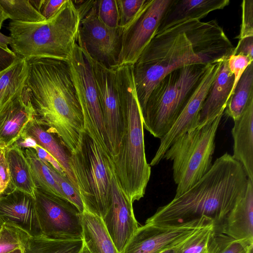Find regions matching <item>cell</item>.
I'll list each match as a JSON object with an SVG mask.
<instances>
[{"label": "cell", "mask_w": 253, "mask_h": 253, "mask_svg": "<svg viewBox=\"0 0 253 253\" xmlns=\"http://www.w3.org/2000/svg\"><path fill=\"white\" fill-rule=\"evenodd\" d=\"M234 48L215 20H189L157 33L133 66L141 112L166 75L188 65L216 62L229 57Z\"/></svg>", "instance_id": "cell-1"}, {"label": "cell", "mask_w": 253, "mask_h": 253, "mask_svg": "<svg viewBox=\"0 0 253 253\" xmlns=\"http://www.w3.org/2000/svg\"><path fill=\"white\" fill-rule=\"evenodd\" d=\"M26 87L36 122L55 135L69 153L84 129V119L68 62L47 58L27 60Z\"/></svg>", "instance_id": "cell-2"}, {"label": "cell", "mask_w": 253, "mask_h": 253, "mask_svg": "<svg viewBox=\"0 0 253 253\" xmlns=\"http://www.w3.org/2000/svg\"><path fill=\"white\" fill-rule=\"evenodd\" d=\"M248 177L242 165L226 153L191 188L159 207L146 223L172 224L203 216L218 231L237 200L246 192Z\"/></svg>", "instance_id": "cell-3"}, {"label": "cell", "mask_w": 253, "mask_h": 253, "mask_svg": "<svg viewBox=\"0 0 253 253\" xmlns=\"http://www.w3.org/2000/svg\"><path fill=\"white\" fill-rule=\"evenodd\" d=\"M123 118L122 138L113 158L114 171L123 191L133 203L145 195L151 175L144 145L143 122L133 77V66L116 68Z\"/></svg>", "instance_id": "cell-4"}, {"label": "cell", "mask_w": 253, "mask_h": 253, "mask_svg": "<svg viewBox=\"0 0 253 253\" xmlns=\"http://www.w3.org/2000/svg\"><path fill=\"white\" fill-rule=\"evenodd\" d=\"M81 15L73 0H66L51 18L39 22H10L9 45L26 60L47 58L68 62L77 42Z\"/></svg>", "instance_id": "cell-5"}, {"label": "cell", "mask_w": 253, "mask_h": 253, "mask_svg": "<svg viewBox=\"0 0 253 253\" xmlns=\"http://www.w3.org/2000/svg\"><path fill=\"white\" fill-rule=\"evenodd\" d=\"M70 154L69 165L84 210L102 218L110 203L112 159L84 127Z\"/></svg>", "instance_id": "cell-6"}, {"label": "cell", "mask_w": 253, "mask_h": 253, "mask_svg": "<svg viewBox=\"0 0 253 253\" xmlns=\"http://www.w3.org/2000/svg\"><path fill=\"white\" fill-rule=\"evenodd\" d=\"M208 64L191 65L173 70L155 86L142 112L143 127L155 137L161 139L169 131Z\"/></svg>", "instance_id": "cell-7"}, {"label": "cell", "mask_w": 253, "mask_h": 253, "mask_svg": "<svg viewBox=\"0 0 253 253\" xmlns=\"http://www.w3.org/2000/svg\"><path fill=\"white\" fill-rule=\"evenodd\" d=\"M223 114L180 136L165 153L164 159L173 162V178L177 185L175 196L191 188L211 169Z\"/></svg>", "instance_id": "cell-8"}, {"label": "cell", "mask_w": 253, "mask_h": 253, "mask_svg": "<svg viewBox=\"0 0 253 253\" xmlns=\"http://www.w3.org/2000/svg\"><path fill=\"white\" fill-rule=\"evenodd\" d=\"M68 63L82 108L84 128L111 157L91 65L84 51L77 42Z\"/></svg>", "instance_id": "cell-9"}, {"label": "cell", "mask_w": 253, "mask_h": 253, "mask_svg": "<svg viewBox=\"0 0 253 253\" xmlns=\"http://www.w3.org/2000/svg\"><path fill=\"white\" fill-rule=\"evenodd\" d=\"M76 6L81 15L77 43L93 59L107 67H117L123 29L109 27L100 20L96 0Z\"/></svg>", "instance_id": "cell-10"}, {"label": "cell", "mask_w": 253, "mask_h": 253, "mask_svg": "<svg viewBox=\"0 0 253 253\" xmlns=\"http://www.w3.org/2000/svg\"><path fill=\"white\" fill-rule=\"evenodd\" d=\"M172 1L146 0L131 22L122 28L117 67L134 65L157 34L162 19Z\"/></svg>", "instance_id": "cell-11"}, {"label": "cell", "mask_w": 253, "mask_h": 253, "mask_svg": "<svg viewBox=\"0 0 253 253\" xmlns=\"http://www.w3.org/2000/svg\"><path fill=\"white\" fill-rule=\"evenodd\" d=\"M84 51L95 81L104 127L112 160L118 153L123 118L116 68H109L91 58Z\"/></svg>", "instance_id": "cell-12"}, {"label": "cell", "mask_w": 253, "mask_h": 253, "mask_svg": "<svg viewBox=\"0 0 253 253\" xmlns=\"http://www.w3.org/2000/svg\"><path fill=\"white\" fill-rule=\"evenodd\" d=\"M212 223L205 216L172 224L145 223L139 226L121 253H160L175 248L194 232Z\"/></svg>", "instance_id": "cell-13"}, {"label": "cell", "mask_w": 253, "mask_h": 253, "mask_svg": "<svg viewBox=\"0 0 253 253\" xmlns=\"http://www.w3.org/2000/svg\"><path fill=\"white\" fill-rule=\"evenodd\" d=\"M35 201L42 235L57 239H83L82 213L73 204L39 189Z\"/></svg>", "instance_id": "cell-14"}, {"label": "cell", "mask_w": 253, "mask_h": 253, "mask_svg": "<svg viewBox=\"0 0 253 253\" xmlns=\"http://www.w3.org/2000/svg\"><path fill=\"white\" fill-rule=\"evenodd\" d=\"M224 59L208 65L198 84L172 126L160 139V145L150 164V166L158 165L164 159L165 153L177 138L199 126V115L202 105Z\"/></svg>", "instance_id": "cell-15"}, {"label": "cell", "mask_w": 253, "mask_h": 253, "mask_svg": "<svg viewBox=\"0 0 253 253\" xmlns=\"http://www.w3.org/2000/svg\"><path fill=\"white\" fill-rule=\"evenodd\" d=\"M132 204L123 191L113 171L109 206L102 220L120 253L139 227Z\"/></svg>", "instance_id": "cell-16"}, {"label": "cell", "mask_w": 253, "mask_h": 253, "mask_svg": "<svg viewBox=\"0 0 253 253\" xmlns=\"http://www.w3.org/2000/svg\"><path fill=\"white\" fill-rule=\"evenodd\" d=\"M0 217L31 236L42 235L35 199L21 191L11 189L0 195Z\"/></svg>", "instance_id": "cell-17"}, {"label": "cell", "mask_w": 253, "mask_h": 253, "mask_svg": "<svg viewBox=\"0 0 253 253\" xmlns=\"http://www.w3.org/2000/svg\"><path fill=\"white\" fill-rule=\"evenodd\" d=\"M34 119V111L26 87L22 94L0 110V145L6 148L15 143L27 124Z\"/></svg>", "instance_id": "cell-18"}, {"label": "cell", "mask_w": 253, "mask_h": 253, "mask_svg": "<svg viewBox=\"0 0 253 253\" xmlns=\"http://www.w3.org/2000/svg\"><path fill=\"white\" fill-rule=\"evenodd\" d=\"M238 240L253 242V182L236 202L218 231Z\"/></svg>", "instance_id": "cell-19"}, {"label": "cell", "mask_w": 253, "mask_h": 253, "mask_svg": "<svg viewBox=\"0 0 253 253\" xmlns=\"http://www.w3.org/2000/svg\"><path fill=\"white\" fill-rule=\"evenodd\" d=\"M233 158L242 166L248 178L253 182V97L243 113L234 121Z\"/></svg>", "instance_id": "cell-20"}, {"label": "cell", "mask_w": 253, "mask_h": 253, "mask_svg": "<svg viewBox=\"0 0 253 253\" xmlns=\"http://www.w3.org/2000/svg\"><path fill=\"white\" fill-rule=\"evenodd\" d=\"M228 57L221 62L201 110L199 126L223 113L231 96L234 76L228 65Z\"/></svg>", "instance_id": "cell-21"}, {"label": "cell", "mask_w": 253, "mask_h": 253, "mask_svg": "<svg viewBox=\"0 0 253 253\" xmlns=\"http://www.w3.org/2000/svg\"><path fill=\"white\" fill-rule=\"evenodd\" d=\"M229 3V0H173L162 19L157 33L185 21L200 20L210 12L223 9Z\"/></svg>", "instance_id": "cell-22"}, {"label": "cell", "mask_w": 253, "mask_h": 253, "mask_svg": "<svg viewBox=\"0 0 253 253\" xmlns=\"http://www.w3.org/2000/svg\"><path fill=\"white\" fill-rule=\"evenodd\" d=\"M5 158L9 169L11 188L35 199L38 188L23 150L14 143L6 148Z\"/></svg>", "instance_id": "cell-23"}, {"label": "cell", "mask_w": 253, "mask_h": 253, "mask_svg": "<svg viewBox=\"0 0 253 253\" xmlns=\"http://www.w3.org/2000/svg\"><path fill=\"white\" fill-rule=\"evenodd\" d=\"M82 223L84 243L91 253H120L101 217L84 210Z\"/></svg>", "instance_id": "cell-24"}, {"label": "cell", "mask_w": 253, "mask_h": 253, "mask_svg": "<svg viewBox=\"0 0 253 253\" xmlns=\"http://www.w3.org/2000/svg\"><path fill=\"white\" fill-rule=\"evenodd\" d=\"M23 133L33 138L37 144L51 155L63 169L67 178L75 188L78 187L69 165V155L59 140L33 120L27 124ZM70 154V153H69Z\"/></svg>", "instance_id": "cell-25"}, {"label": "cell", "mask_w": 253, "mask_h": 253, "mask_svg": "<svg viewBox=\"0 0 253 253\" xmlns=\"http://www.w3.org/2000/svg\"><path fill=\"white\" fill-rule=\"evenodd\" d=\"M27 76V61L19 57L10 67L0 73V110L24 91Z\"/></svg>", "instance_id": "cell-26"}, {"label": "cell", "mask_w": 253, "mask_h": 253, "mask_svg": "<svg viewBox=\"0 0 253 253\" xmlns=\"http://www.w3.org/2000/svg\"><path fill=\"white\" fill-rule=\"evenodd\" d=\"M83 239H57L40 235L31 236L24 247L25 253H79Z\"/></svg>", "instance_id": "cell-27"}, {"label": "cell", "mask_w": 253, "mask_h": 253, "mask_svg": "<svg viewBox=\"0 0 253 253\" xmlns=\"http://www.w3.org/2000/svg\"><path fill=\"white\" fill-rule=\"evenodd\" d=\"M253 97V63L246 69L230 97L225 108L226 114L234 121L243 113L248 102Z\"/></svg>", "instance_id": "cell-28"}, {"label": "cell", "mask_w": 253, "mask_h": 253, "mask_svg": "<svg viewBox=\"0 0 253 253\" xmlns=\"http://www.w3.org/2000/svg\"><path fill=\"white\" fill-rule=\"evenodd\" d=\"M28 161L38 189L49 195L65 199L48 166L38 157L34 149L23 150Z\"/></svg>", "instance_id": "cell-29"}, {"label": "cell", "mask_w": 253, "mask_h": 253, "mask_svg": "<svg viewBox=\"0 0 253 253\" xmlns=\"http://www.w3.org/2000/svg\"><path fill=\"white\" fill-rule=\"evenodd\" d=\"M0 4L12 21L34 23L46 20L29 0H0Z\"/></svg>", "instance_id": "cell-30"}, {"label": "cell", "mask_w": 253, "mask_h": 253, "mask_svg": "<svg viewBox=\"0 0 253 253\" xmlns=\"http://www.w3.org/2000/svg\"><path fill=\"white\" fill-rule=\"evenodd\" d=\"M215 231L213 223L194 232L173 248V253H208Z\"/></svg>", "instance_id": "cell-31"}, {"label": "cell", "mask_w": 253, "mask_h": 253, "mask_svg": "<svg viewBox=\"0 0 253 253\" xmlns=\"http://www.w3.org/2000/svg\"><path fill=\"white\" fill-rule=\"evenodd\" d=\"M253 242L236 240L215 230L208 253H253Z\"/></svg>", "instance_id": "cell-32"}, {"label": "cell", "mask_w": 253, "mask_h": 253, "mask_svg": "<svg viewBox=\"0 0 253 253\" xmlns=\"http://www.w3.org/2000/svg\"><path fill=\"white\" fill-rule=\"evenodd\" d=\"M31 236L21 228L4 223L0 230V253H10L19 248L24 249Z\"/></svg>", "instance_id": "cell-33"}, {"label": "cell", "mask_w": 253, "mask_h": 253, "mask_svg": "<svg viewBox=\"0 0 253 253\" xmlns=\"http://www.w3.org/2000/svg\"><path fill=\"white\" fill-rule=\"evenodd\" d=\"M44 163L48 166L52 175L60 187L65 199L73 204L81 213H83L85 210L84 207L78 190L66 176L61 175L49 164Z\"/></svg>", "instance_id": "cell-34"}, {"label": "cell", "mask_w": 253, "mask_h": 253, "mask_svg": "<svg viewBox=\"0 0 253 253\" xmlns=\"http://www.w3.org/2000/svg\"><path fill=\"white\" fill-rule=\"evenodd\" d=\"M96 11L100 20L106 26L119 27V11L117 0H96Z\"/></svg>", "instance_id": "cell-35"}, {"label": "cell", "mask_w": 253, "mask_h": 253, "mask_svg": "<svg viewBox=\"0 0 253 253\" xmlns=\"http://www.w3.org/2000/svg\"><path fill=\"white\" fill-rule=\"evenodd\" d=\"M146 0H117L119 11V27L124 28L134 18Z\"/></svg>", "instance_id": "cell-36"}, {"label": "cell", "mask_w": 253, "mask_h": 253, "mask_svg": "<svg viewBox=\"0 0 253 253\" xmlns=\"http://www.w3.org/2000/svg\"><path fill=\"white\" fill-rule=\"evenodd\" d=\"M242 21L240 33L236 39L239 40L253 37V0H244L241 3Z\"/></svg>", "instance_id": "cell-37"}, {"label": "cell", "mask_w": 253, "mask_h": 253, "mask_svg": "<svg viewBox=\"0 0 253 253\" xmlns=\"http://www.w3.org/2000/svg\"><path fill=\"white\" fill-rule=\"evenodd\" d=\"M253 60L242 54H233L229 56L228 59L229 69L234 76V82L231 96L233 94L235 88L242 75L247 67L252 63ZM231 97V96H230Z\"/></svg>", "instance_id": "cell-38"}, {"label": "cell", "mask_w": 253, "mask_h": 253, "mask_svg": "<svg viewBox=\"0 0 253 253\" xmlns=\"http://www.w3.org/2000/svg\"><path fill=\"white\" fill-rule=\"evenodd\" d=\"M66 0H43L40 12L46 19L52 17L60 9Z\"/></svg>", "instance_id": "cell-39"}, {"label": "cell", "mask_w": 253, "mask_h": 253, "mask_svg": "<svg viewBox=\"0 0 253 253\" xmlns=\"http://www.w3.org/2000/svg\"><path fill=\"white\" fill-rule=\"evenodd\" d=\"M33 149L35 151L39 158L42 161L49 164L61 175L66 176L63 169L58 162L45 149L38 145Z\"/></svg>", "instance_id": "cell-40"}, {"label": "cell", "mask_w": 253, "mask_h": 253, "mask_svg": "<svg viewBox=\"0 0 253 253\" xmlns=\"http://www.w3.org/2000/svg\"><path fill=\"white\" fill-rule=\"evenodd\" d=\"M232 54H242L253 60V37L239 40Z\"/></svg>", "instance_id": "cell-41"}, {"label": "cell", "mask_w": 253, "mask_h": 253, "mask_svg": "<svg viewBox=\"0 0 253 253\" xmlns=\"http://www.w3.org/2000/svg\"><path fill=\"white\" fill-rule=\"evenodd\" d=\"M10 185V177L8 165L4 157L0 162V195L7 191Z\"/></svg>", "instance_id": "cell-42"}, {"label": "cell", "mask_w": 253, "mask_h": 253, "mask_svg": "<svg viewBox=\"0 0 253 253\" xmlns=\"http://www.w3.org/2000/svg\"><path fill=\"white\" fill-rule=\"evenodd\" d=\"M18 57L12 50H6L0 47V73L10 67Z\"/></svg>", "instance_id": "cell-43"}, {"label": "cell", "mask_w": 253, "mask_h": 253, "mask_svg": "<svg viewBox=\"0 0 253 253\" xmlns=\"http://www.w3.org/2000/svg\"><path fill=\"white\" fill-rule=\"evenodd\" d=\"M11 38L10 36H7L2 34L0 32V47L6 50H10L8 47V45L10 44Z\"/></svg>", "instance_id": "cell-44"}, {"label": "cell", "mask_w": 253, "mask_h": 253, "mask_svg": "<svg viewBox=\"0 0 253 253\" xmlns=\"http://www.w3.org/2000/svg\"><path fill=\"white\" fill-rule=\"evenodd\" d=\"M32 6L40 12L43 0H29Z\"/></svg>", "instance_id": "cell-45"}, {"label": "cell", "mask_w": 253, "mask_h": 253, "mask_svg": "<svg viewBox=\"0 0 253 253\" xmlns=\"http://www.w3.org/2000/svg\"><path fill=\"white\" fill-rule=\"evenodd\" d=\"M7 19H9L7 15L0 4V29L1 28L3 22Z\"/></svg>", "instance_id": "cell-46"}, {"label": "cell", "mask_w": 253, "mask_h": 253, "mask_svg": "<svg viewBox=\"0 0 253 253\" xmlns=\"http://www.w3.org/2000/svg\"><path fill=\"white\" fill-rule=\"evenodd\" d=\"M5 148L0 145V162L5 157Z\"/></svg>", "instance_id": "cell-47"}, {"label": "cell", "mask_w": 253, "mask_h": 253, "mask_svg": "<svg viewBox=\"0 0 253 253\" xmlns=\"http://www.w3.org/2000/svg\"><path fill=\"white\" fill-rule=\"evenodd\" d=\"M79 253H91L89 250L87 248L86 246L84 244L83 246V248L81 250V251L79 252Z\"/></svg>", "instance_id": "cell-48"}, {"label": "cell", "mask_w": 253, "mask_h": 253, "mask_svg": "<svg viewBox=\"0 0 253 253\" xmlns=\"http://www.w3.org/2000/svg\"><path fill=\"white\" fill-rule=\"evenodd\" d=\"M10 253H25L24 248H17Z\"/></svg>", "instance_id": "cell-49"}, {"label": "cell", "mask_w": 253, "mask_h": 253, "mask_svg": "<svg viewBox=\"0 0 253 253\" xmlns=\"http://www.w3.org/2000/svg\"><path fill=\"white\" fill-rule=\"evenodd\" d=\"M160 253H173V248L169 249V250H165V251H163Z\"/></svg>", "instance_id": "cell-50"}, {"label": "cell", "mask_w": 253, "mask_h": 253, "mask_svg": "<svg viewBox=\"0 0 253 253\" xmlns=\"http://www.w3.org/2000/svg\"><path fill=\"white\" fill-rule=\"evenodd\" d=\"M4 224V222L1 219V218L0 217V230L2 228V227L3 226Z\"/></svg>", "instance_id": "cell-51"}, {"label": "cell", "mask_w": 253, "mask_h": 253, "mask_svg": "<svg viewBox=\"0 0 253 253\" xmlns=\"http://www.w3.org/2000/svg\"></svg>", "instance_id": "cell-52"}]
</instances>
